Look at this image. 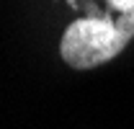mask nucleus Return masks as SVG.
<instances>
[{
	"instance_id": "f03ea898",
	"label": "nucleus",
	"mask_w": 134,
	"mask_h": 129,
	"mask_svg": "<svg viewBox=\"0 0 134 129\" xmlns=\"http://www.w3.org/2000/svg\"><path fill=\"white\" fill-rule=\"evenodd\" d=\"M111 8H116L121 13H134V0H108Z\"/></svg>"
},
{
	"instance_id": "f257e3e1",
	"label": "nucleus",
	"mask_w": 134,
	"mask_h": 129,
	"mask_svg": "<svg viewBox=\"0 0 134 129\" xmlns=\"http://www.w3.org/2000/svg\"><path fill=\"white\" fill-rule=\"evenodd\" d=\"M134 36V13L111 18H80L70 23L59 41V54L75 70H90L119 57Z\"/></svg>"
}]
</instances>
